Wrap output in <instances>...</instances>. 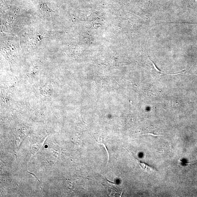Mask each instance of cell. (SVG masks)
Masks as SVG:
<instances>
[{
  "label": "cell",
  "mask_w": 197,
  "mask_h": 197,
  "mask_svg": "<svg viewBox=\"0 0 197 197\" xmlns=\"http://www.w3.org/2000/svg\"><path fill=\"white\" fill-rule=\"evenodd\" d=\"M144 134H148V135H151L152 136H158V135H155L154 134H152V133H148V134H145L142 135H144Z\"/></svg>",
  "instance_id": "7a4b0ae2"
},
{
  "label": "cell",
  "mask_w": 197,
  "mask_h": 197,
  "mask_svg": "<svg viewBox=\"0 0 197 197\" xmlns=\"http://www.w3.org/2000/svg\"><path fill=\"white\" fill-rule=\"evenodd\" d=\"M134 159L137 161L138 164H139V166L141 168L142 170H144V171L147 172L149 173H152L153 172H157V170L156 169L154 168V167L150 166L148 165L145 163L141 162V161L138 160L137 159H136L135 157H134Z\"/></svg>",
  "instance_id": "6da1fadb"
}]
</instances>
